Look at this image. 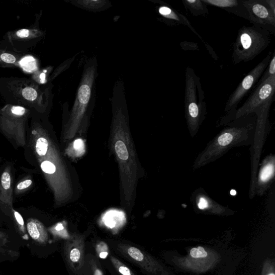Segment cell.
<instances>
[{"instance_id":"obj_1","label":"cell","mask_w":275,"mask_h":275,"mask_svg":"<svg viewBox=\"0 0 275 275\" xmlns=\"http://www.w3.org/2000/svg\"><path fill=\"white\" fill-rule=\"evenodd\" d=\"M113 103V117L110 145L118 164L120 172L123 200L127 207H131L135 200L139 175V167L134 144L129 127L127 115L125 113L123 97Z\"/></svg>"},{"instance_id":"obj_2","label":"cell","mask_w":275,"mask_h":275,"mask_svg":"<svg viewBox=\"0 0 275 275\" xmlns=\"http://www.w3.org/2000/svg\"><path fill=\"white\" fill-rule=\"evenodd\" d=\"M35 153L45 177L60 206L71 199L73 186L66 163L56 144L44 131H37Z\"/></svg>"},{"instance_id":"obj_3","label":"cell","mask_w":275,"mask_h":275,"mask_svg":"<svg viewBox=\"0 0 275 275\" xmlns=\"http://www.w3.org/2000/svg\"><path fill=\"white\" fill-rule=\"evenodd\" d=\"M226 125L227 127L210 141L205 150L198 156L194 164L195 169L216 161L234 147L253 143L256 127L255 114L242 116Z\"/></svg>"},{"instance_id":"obj_4","label":"cell","mask_w":275,"mask_h":275,"mask_svg":"<svg viewBox=\"0 0 275 275\" xmlns=\"http://www.w3.org/2000/svg\"><path fill=\"white\" fill-rule=\"evenodd\" d=\"M185 113L189 130L192 136L198 133L207 115L205 94L200 78L188 66L185 73Z\"/></svg>"},{"instance_id":"obj_5","label":"cell","mask_w":275,"mask_h":275,"mask_svg":"<svg viewBox=\"0 0 275 275\" xmlns=\"http://www.w3.org/2000/svg\"><path fill=\"white\" fill-rule=\"evenodd\" d=\"M270 34L254 26H243L238 31L233 46L232 60L234 65L255 59L268 48Z\"/></svg>"},{"instance_id":"obj_6","label":"cell","mask_w":275,"mask_h":275,"mask_svg":"<svg viewBox=\"0 0 275 275\" xmlns=\"http://www.w3.org/2000/svg\"><path fill=\"white\" fill-rule=\"evenodd\" d=\"M275 93V54L273 53L269 64L258 81L252 93L240 108L223 116L219 125H225L239 118L252 113L271 98Z\"/></svg>"},{"instance_id":"obj_7","label":"cell","mask_w":275,"mask_h":275,"mask_svg":"<svg viewBox=\"0 0 275 275\" xmlns=\"http://www.w3.org/2000/svg\"><path fill=\"white\" fill-rule=\"evenodd\" d=\"M96 71V65L93 63L85 69L71 114L63 133V138L66 141L72 140L80 129L90 100Z\"/></svg>"},{"instance_id":"obj_8","label":"cell","mask_w":275,"mask_h":275,"mask_svg":"<svg viewBox=\"0 0 275 275\" xmlns=\"http://www.w3.org/2000/svg\"><path fill=\"white\" fill-rule=\"evenodd\" d=\"M219 259V255L215 250L198 246L192 248L185 256L175 257L173 261L184 270L203 273L213 269Z\"/></svg>"},{"instance_id":"obj_9","label":"cell","mask_w":275,"mask_h":275,"mask_svg":"<svg viewBox=\"0 0 275 275\" xmlns=\"http://www.w3.org/2000/svg\"><path fill=\"white\" fill-rule=\"evenodd\" d=\"M272 53L268 55L243 78L236 89L228 99L224 112L229 114L237 109L240 102L244 98L251 89H254L257 82L268 67Z\"/></svg>"},{"instance_id":"obj_10","label":"cell","mask_w":275,"mask_h":275,"mask_svg":"<svg viewBox=\"0 0 275 275\" xmlns=\"http://www.w3.org/2000/svg\"><path fill=\"white\" fill-rule=\"evenodd\" d=\"M248 20L253 26L262 28L275 34V14L270 10L266 0H242Z\"/></svg>"},{"instance_id":"obj_11","label":"cell","mask_w":275,"mask_h":275,"mask_svg":"<svg viewBox=\"0 0 275 275\" xmlns=\"http://www.w3.org/2000/svg\"><path fill=\"white\" fill-rule=\"evenodd\" d=\"M122 250H124V253L128 254L132 261L136 262L153 275H172L155 259L137 248L125 246L122 247Z\"/></svg>"},{"instance_id":"obj_12","label":"cell","mask_w":275,"mask_h":275,"mask_svg":"<svg viewBox=\"0 0 275 275\" xmlns=\"http://www.w3.org/2000/svg\"><path fill=\"white\" fill-rule=\"evenodd\" d=\"M158 12L161 17L164 19V22L167 25L171 27H177L179 26H185L190 28L193 32L198 36L204 45L207 43L204 42L202 37L198 33L195 28L193 27L191 23L185 17L184 15L180 13L175 9L169 7L166 4L161 6L159 8Z\"/></svg>"},{"instance_id":"obj_13","label":"cell","mask_w":275,"mask_h":275,"mask_svg":"<svg viewBox=\"0 0 275 275\" xmlns=\"http://www.w3.org/2000/svg\"><path fill=\"white\" fill-rule=\"evenodd\" d=\"M274 156L271 154L262 163L255 186L259 195H263L268 190L274 179Z\"/></svg>"},{"instance_id":"obj_14","label":"cell","mask_w":275,"mask_h":275,"mask_svg":"<svg viewBox=\"0 0 275 275\" xmlns=\"http://www.w3.org/2000/svg\"><path fill=\"white\" fill-rule=\"evenodd\" d=\"M207 5L219 8L226 12L246 20V11L242 0H202Z\"/></svg>"},{"instance_id":"obj_15","label":"cell","mask_w":275,"mask_h":275,"mask_svg":"<svg viewBox=\"0 0 275 275\" xmlns=\"http://www.w3.org/2000/svg\"><path fill=\"white\" fill-rule=\"evenodd\" d=\"M194 199L196 206L200 211L218 215L227 213L225 209L211 200L208 196L203 194L196 195Z\"/></svg>"},{"instance_id":"obj_16","label":"cell","mask_w":275,"mask_h":275,"mask_svg":"<svg viewBox=\"0 0 275 275\" xmlns=\"http://www.w3.org/2000/svg\"><path fill=\"white\" fill-rule=\"evenodd\" d=\"M30 236L40 244H45L48 241V234L43 224L36 219H30L27 225Z\"/></svg>"},{"instance_id":"obj_17","label":"cell","mask_w":275,"mask_h":275,"mask_svg":"<svg viewBox=\"0 0 275 275\" xmlns=\"http://www.w3.org/2000/svg\"><path fill=\"white\" fill-rule=\"evenodd\" d=\"M67 261L69 263L80 264L82 262L83 258V243L80 238H76L73 242L69 243L65 249Z\"/></svg>"},{"instance_id":"obj_18","label":"cell","mask_w":275,"mask_h":275,"mask_svg":"<svg viewBox=\"0 0 275 275\" xmlns=\"http://www.w3.org/2000/svg\"><path fill=\"white\" fill-rule=\"evenodd\" d=\"M0 201L12 207V192L11 189V176L9 170L3 172L0 183Z\"/></svg>"},{"instance_id":"obj_19","label":"cell","mask_w":275,"mask_h":275,"mask_svg":"<svg viewBox=\"0 0 275 275\" xmlns=\"http://www.w3.org/2000/svg\"><path fill=\"white\" fill-rule=\"evenodd\" d=\"M182 2L186 11L195 17H207L209 14L207 5L202 0H182Z\"/></svg>"},{"instance_id":"obj_20","label":"cell","mask_w":275,"mask_h":275,"mask_svg":"<svg viewBox=\"0 0 275 275\" xmlns=\"http://www.w3.org/2000/svg\"><path fill=\"white\" fill-rule=\"evenodd\" d=\"M66 153L72 158H78L84 153V144L81 139H77L73 141L66 150Z\"/></svg>"},{"instance_id":"obj_21","label":"cell","mask_w":275,"mask_h":275,"mask_svg":"<svg viewBox=\"0 0 275 275\" xmlns=\"http://www.w3.org/2000/svg\"><path fill=\"white\" fill-rule=\"evenodd\" d=\"M76 5H78L85 9L91 11H97L102 9L107 5L106 1H93V0H79L74 2Z\"/></svg>"},{"instance_id":"obj_22","label":"cell","mask_w":275,"mask_h":275,"mask_svg":"<svg viewBox=\"0 0 275 275\" xmlns=\"http://www.w3.org/2000/svg\"><path fill=\"white\" fill-rule=\"evenodd\" d=\"M111 260L115 268L122 275H135L128 266L117 260L116 258L112 257Z\"/></svg>"},{"instance_id":"obj_23","label":"cell","mask_w":275,"mask_h":275,"mask_svg":"<svg viewBox=\"0 0 275 275\" xmlns=\"http://www.w3.org/2000/svg\"><path fill=\"white\" fill-rule=\"evenodd\" d=\"M21 65L27 72H32L36 68V61L32 57L23 58L21 61Z\"/></svg>"},{"instance_id":"obj_24","label":"cell","mask_w":275,"mask_h":275,"mask_svg":"<svg viewBox=\"0 0 275 275\" xmlns=\"http://www.w3.org/2000/svg\"><path fill=\"white\" fill-rule=\"evenodd\" d=\"M261 275H275V263L273 260H267L264 262Z\"/></svg>"},{"instance_id":"obj_25","label":"cell","mask_w":275,"mask_h":275,"mask_svg":"<svg viewBox=\"0 0 275 275\" xmlns=\"http://www.w3.org/2000/svg\"><path fill=\"white\" fill-rule=\"evenodd\" d=\"M22 96L28 100L34 101L37 97V93L34 89L30 87H27L23 90Z\"/></svg>"},{"instance_id":"obj_26","label":"cell","mask_w":275,"mask_h":275,"mask_svg":"<svg viewBox=\"0 0 275 275\" xmlns=\"http://www.w3.org/2000/svg\"><path fill=\"white\" fill-rule=\"evenodd\" d=\"M180 46L184 51H196L199 50V46L197 43L184 42L180 43Z\"/></svg>"},{"instance_id":"obj_27","label":"cell","mask_w":275,"mask_h":275,"mask_svg":"<svg viewBox=\"0 0 275 275\" xmlns=\"http://www.w3.org/2000/svg\"><path fill=\"white\" fill-rule=\"evenodd\" d=\"M13 212L14 213L15 219L16 220H17V221L18 223V224L20 227L21 231H23V232H25V226H24V221H23L22 217L18 213V212H17L15 210H13Z\"/></svg>"},{"instance_id":"obj_28","label":"cell","mask_w":275,"mask_h":275,"mask_svg":"<svg viewBox=\"0 0 275 275\" xmlns=\"http://www.w3.org/2000/svg\"><path fill=\"white\" fill-rule=\"evenodd\" d=\"M2 60L7 63L13 64L16 61L15 57L13 55L9 53H3L1 55Z\"/></svg>"},{"instance_id":"obj_29","label":"cell","mask_w":275,"mask_h":275,"mask_svg":"<svg viewBox=\"0 0 275 275\" xmlns=\"http://www.w3.org/2000/svg\"><path fill=\"white\" fill-rule=\"evenodd\" d=\"M32 180L31 179H26L24 181L20 182L17 187L18 191L25 190L32 185Z\"/></svg>"},{"instance_id":"obj_30","label":"cell","mask_w":275,"mask_h":275,"mask_svg":"<svg viewBox=\"0 0 275 275\" xmlns=\"http://www.w3.org/2000/svg\"><path fill=\"white\" fill-rule=\"evenodd\" d=\"M26 109L22 107H13L12 108V114L18 115V116H23L26 113Z\"/></svg>"},{"instance_id":"obj_31","label":"cell","mask_w":275,"mask_h":275,"mask_svg":"<svg viewBox=\"0 0 275 275\" xmlns=\"http://www.w3.org/2000/svg\"><path fill=\"white\" fill-rule=\"evenodd\" d=\"M30 32L29 30L22 29L18 31L17 35L22 38L28 37L30 35Z\"/></svg>"},{"instance_id":"obj_32","label":"cell","mask_w":275,"mask_h":275,"mask_svg":"<svg viewBox=\"0 0 275 275\" xmlns=\"http://www.w3.org/2000/svg\"><path fill=\"white\" fill-rule=\"evenodd\" d=\"M7 238L6 234L0 232V247L5 246L7 242Z\"/></svg>"},{"instance_id":"obj_33","label":"cell","mask_w":275,"mask_h":275,"mask_svg":"<svg viewBox=\"0 0 275 275\" xmlns=\"http://www.w3.org/2000/svg\"><path fill=\"white\" fill-rule=\"evenodd\" d=\"M271 11L275 14V1L274 0H266Z\"/></svg>"},{"instance_id":"obj_34","label":"cell","mask_w":275,"mask_h":275,"mask_svg":"<svg viewBox=\"0 0 275 275\" xmlns=\"http://www.w3.org/2000/svg\"><path fill=\"white\" fill-rule=\"evenodd\" d=\"M108 255V253L106 252V251H104V252H102L100 253V256L102 258H106Z\"/></svg>"},{"instance_id":"obj_35","label":"cell","mask_w":275,"mask_h":275,"mask_svg":"<svg viewBox=\"0 0 275 275\" xmlns=\"http://www.w3.org/2000/svg\"><path fill=\"white\" fill-rule=\"evenodd\" d=\"M236 192L234 191H232L231 192V194L233 196H235V195H236Z\"/></svg>"}]
</instances>
